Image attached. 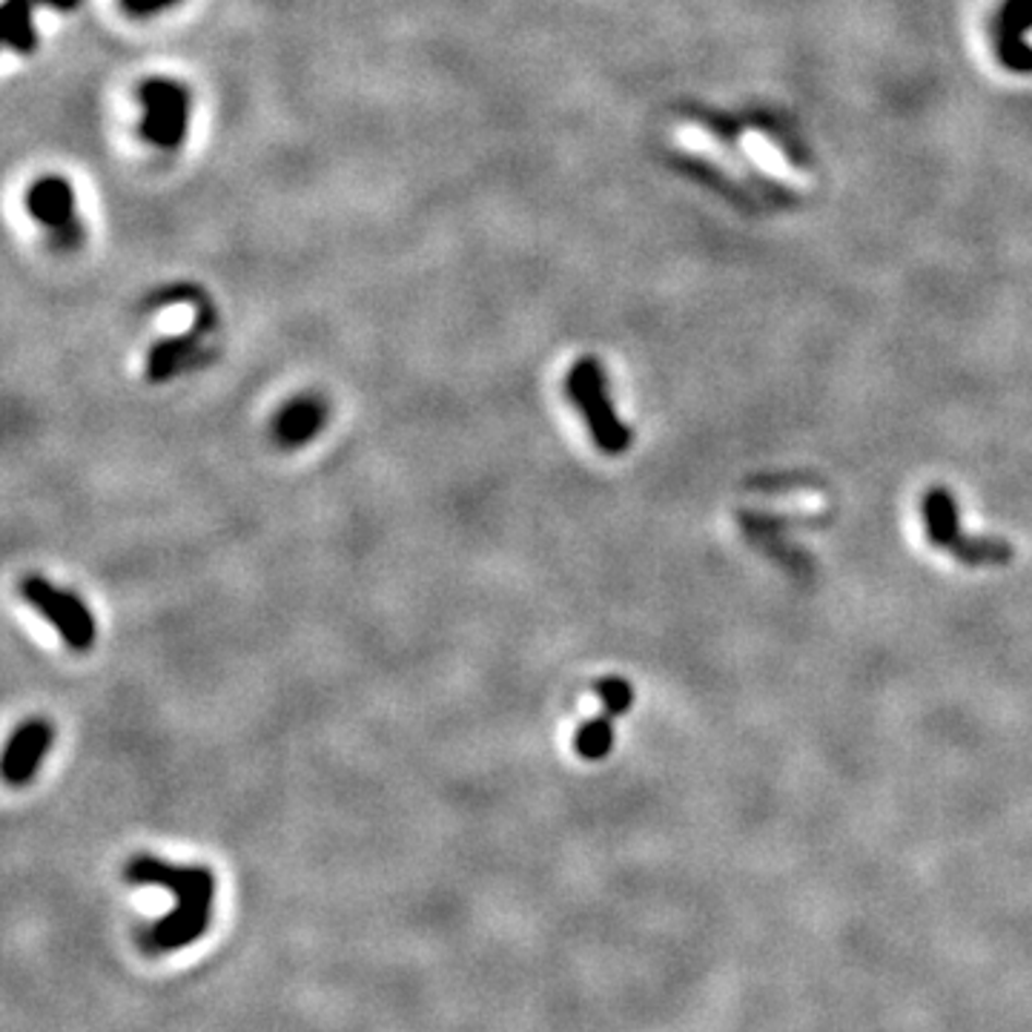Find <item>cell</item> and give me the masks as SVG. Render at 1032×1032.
I'll return each instance as SVG.
<instances>
[{"label": "cell", "mask_w": 1032, "mask_h": 1032, "mask_svg": "<svg viewBox=\"0 0 1032 1032\" xmlns=\"http://www.w3.org/2000/svg\"><path fill=\"white\" fill-rule=\"evenodd\" d=\"M141 100H144V123L141 135L149 144L158 147H176L187 135V121H190V98L187 89H181L172 81H149L141 86Z\"/></svg>", "instance_id": "4"}, {"label": "cell", "mask_w": 1032, "mask_h": 1032, "mask_svg": "<svg viewBox=\"0 0 1032 1032\" xmlns=\"http://www.w3.org/2000/svg\"><path fill=\"white\" fill-rule=\"evenodd\" d=\"M565 394L577 405V410L586 419L588 431H591L593 445L600 447L602 454L620 456L632 447V428L616 417L614 405L609 399V382H605V370L597 359H579L574 368L568 370L565 379Z\"/></svg>", "instance_id": "1"}, {"label": "cell", "mask_w": 1032, "mask_h": 1032, "mask_svg": "<svg viewBox=\"0 0 1032 1032\" xmlns=\"http://www.w3.org/2000/svg\"><path fill=\"white\" fill-rule=\"evenodd\" d=\"M3 40L7 47L29 52L32 49V26H29V0H9L3 9Z\"/></svg>", "instance_id": "11"}, {"label": "cell", "mask_w": 1032, "mask_h": 1032, "mask_svg": "<svg viewBox=\"0 0 1032 1032\" xmlns=\"http://www.w3.org/2000/svg\"><path fill=\"white\" fill-rule=\"evenodd\" d=\"M199 331L184 333V336H172V339L155 341L153 350H149V356H147L149 382L158 385V382H167V379H172L176 373L184 370V364L190 362V356H193L195 347H199Z\"/></svg>", "instance_id": "9"}, {"label": "cell", "mask_w": 1032, "mask_h": 1032, "mask_svg": "<svg viewBox=\"0 0 1032 1032\" xmlns=\"http://www.w3.org/2000/svg\"><path fill=\"white\" fill-rule=\"evenodd\" d=\"M21 597L52 625L55 632L61 634L67 648L84 655L95 646L98 625H95L93 611L86 609L72 591H63L40 574H29V577L21 579Z\"/></svg>", "instance_id": "3"}, {"label": "cell", "mask_w": 1032, "mask_h": 1032, "mask_svg": "<svg viewBox=\"0 0 1032 1032\" xmlns=\"http://www.w3.org/2000/svg\"><path fill=\"white\" fill-rule=\"evenodd\" d=\"M593 692H597V697L602 700V711H609V715L623 717L625 711L632 709L634 688H632V683H628V680L602 677V680H597Z\"/></svg>", "instance_id": "12"}, {"label": "cell", "mask_w": 1032, "mask_h": 1032, "mask_svg": "<svg viewBox=\"0 0 1032 1032\" xmlns=\"http://www.w3.org/2000/svg\"><path fill=\"white\" fill-rule=\"evenodd\" d=\"M924 525L926 537L935 548L956 556L958 563L981 568V565H1007L1012 563V545L993 537H967L958 519V502L947 488H933L924 496Z\"/></svg>", "instance_id": "2"}, {"label": "cell", "mask_w": 1032, "mask_h": 1032, "mask_svg": "<svg viewBox=\"0 0 1032 1032\" xmlns=\"http://www.w3.org/2000/svg\"><path fill=\"white\" fill-rule=\"evenodd\" d=\"M29 213L58 236H75V193L63 178H40L29 190Z\"/></svg>", "instance_id": "8"}, {"label": "cell", "mask_w": 1032, "mask_h": 1032, "mask_svg": "<svg viewBox=\"0 0 1032 1032\" xmlns=\"http://www.w3.org/2000/svg\"><path fill=\"white\" fill-rule=\"evenodd\" d=\"M1032 29V0H1007L998 15V55L1007 70L1018 75L1032 72V47L1024 32Z\"/></svg>", "instance_id": "7"}, {"label": "cell", "mask_w": 1032, "mask_h": 1032, "mask_svg": "<svg viewBox=\"0 0 1032 1032\" xmlns=\"http://www.w3.org/2000/svg\"><path fill=\"white\" fill-rule=\"evenodd\" d=\"M176 0H123V7L130 9L132 15H153L158 9H167Z\"/></svg>", "instance_id": "13"}, {"label": "cell", "mask_w": 1032, "mask_h": 1032, "mask_svg": "<svg viewBox=\"0 0 1032 1032\" xmlns=\"http://www.w3.org/2000/svg\"><path fill=\"white\" fill-rule=\"evenodd\" d=\"M55 743V725L49 720H26L15 729V734L9 737L7 752H3V780L9 787H26L35 771L40 769L44 757L49 755V748Z\"/></svg>", "instance_id": "5"}, {"label": "cell", "mask_w": 1032, "mask_h": 1032, "mask_svg": "<svg viewBox=\"0 0 1032 1032\" xmlns=\"http://www.w3.org/2000/svg\"><path fill=\"white\" fill-rule=\"evenodd\" d=\"M614 715H600L588 720V723L579 725L577 737H574V748H577V755L588 763L605 760L609 752L614 748Z\"/></svg>", "instance_id": "10"}, {"label": "cell", "mask_w": 1032, "mask_h": 1032, "mask_svg": "<svg viewBox=\"0 0 1032 1032\" xmlns=\"http://www.w3.org/2000/svg\"><path fill=\"white\" fill-rule=\"evenodd\" d=\"M331 419V408L327 401L316 394H301L281 405L271 424L273 442L285 451H299V447L310 445L319 433L324 431V424Z\"/></svg>", "instance_id": "6"}]
</instances>
